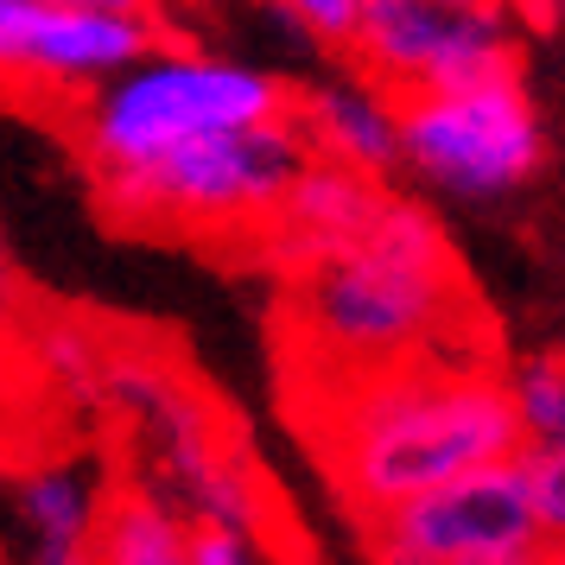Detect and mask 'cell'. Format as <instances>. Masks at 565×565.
<instances>
[{"instance_id":"obj_1","label":"cell","mask_w":565,"mask_h":565,"mask_svg":"<svg viewBox=\"0 0 565 565\" xmlns=\"http://www.w3.org/2000/svg\"><path fill=\"white\" fill-rule=\"evenodd\" d=\"M280 280L306 387L419 356H483L463 350V324H483L463 267L438 216L413 198H382L350 242L286 267Z\"/></svg>"},{"instance_id":"obj_2","label":"cell","mask_w":565,"mask_h":565,"mask_svg":"<svg viewBox=\"0 0 565 565\" xmlns=\"http://www.w3.org/2000/svg\"><path fill=\"white\" fill-rule=\"evenodd\" d=\"M306 401L311 458L356 527L458 470L521 451L509 375L489 356L394 362L375 375L306 387Z\"/></svg>"},{"instance_id":"obj_3","label":"cell","mask_w":565,"mask_h":565,"mask_svg":"<svg viewBox=\"0 0 565 565\" xmlns=\"http://www.w3.org/2000/svg\"><path fill=\"white\" fill-rule=\"evenodd\" d=\"M311 159L299 115H267L248 128H223L204 140H184L166 153L103 172V210L121 230L179 235V242H248L255 248L274 210Z\"/></svg>"},{"instance_id":"obj_4","label":"cell","mask_w":565,"mask_h":565,"mask_svg":"<svg viewBox=\"0 0 565 565\" xmlns=\"http://www.w3.org/2000/svg\"><path fill=\"white\" fill-rule=\"evenodd\" d=\"M292 89L280 77H267L255 64H235L216 52H191L172 39H153L140 57H128L121 71H108L96 89H83L64 108L71 147L83 153V166L103 179L121 166L204 140L223 128H248L267 115H286Z\"/></svg>"},{"instance_id":"obj_5","label":"cell","mask_w":565,"mask_h":565,"mask_svg":"<svg viewBox=\"0 0 565 565\" xmlns=\"http://www.w3.org/2000/svg\"><path fill=\"white\" fill-rule=\"evenodd\" d=\"M540 159L546 128L521 83V64L401 96V172L438 198L495 204L534 179Z\"/></svg>"},{"instance_id":"obj_6","label":"cell","mask_w":565,"mask_h":565,"mask_svg":"<svg viewBox=\"0 0 565 565\" xmlns=\"http://www.w3.org/2000/svg\"><path fill=\"white\" fill-rule=\"evenodd\" d=\"M362 546L387 565H534V559H546L527 451L458 470V477H445V483L382 509L375 521H362Z\"/></svg>"},{"instance_id":"obj_7","label":"cell","mask_w":565,"mask_h":565,"mask_svg":"<svg viewBox=\"0 0 565 565\" xmlns=\"http://www.w3.org/2000/svg\"><path fill=\"white\" fill-rule=\"evenodd\" d=\"M343 52L394 96L489 77L521 64V13L509 0H356Z\"/></svg>"},{"instance_id":"obj_8","label":"cell","mask_w":565,"mask_h":565,"mask_svg":"<svg viewBox=\"0 0 565 565\" xmlns=\"http://www.w3.org/2000/svg\"><path fill=\"white\" fill-rule=\"evenodd\" d=\"M159 39V13H108L71 0H0V103L57 115Z\"/></svg>"},{"instance_id":"obj_9","label":"cell","mask_w":565,"mask_h":565,"mask_svg":"<svg viewBox=\"0 0 565 565\" xmlns=\"http://www.w3.org/2000/svg\"><path fill=\"white\" fill-rule=\"evenodd\" d=\"M108 483L83 458H45L7 489V527L20 559L32 565H89L96 527H103Z\"/></svg>"},{"instance_id":"obj_10","label":"cell","mask_w":565,"mask_h":565,"mask_svg":"<svg viewBox=\"0 0 565 565\" xmlns=\"http://www.w3.org/2000/svg\"><path fill=\"white\" fill-rule=\"evenodd\" d=\"M382 198L387 191H382L375 172H356V166H343V159L311 153L255 248H267V260L286 274V267H299V260L324 255L337 242H350V235L382 210Z\"/></svg>"},{"instance_id":"obj_11","label":"cell","mask_w":565,"mask_h":565,"mask_svg":"<svg viewBox=\"0 0 565 565\" xmlns=\"http://www.w3.org/2000/svg\"><path fill=\"white\" fill-rule=\"evenodd\" d=\"M292 115L306 128L311 153L324 159H343L356 172H401V96L387 83L362 77L356 64L343 77H324V83H306L292 96Z\"/></svg>"},{"instance_id":"obj_12","label":"cell","mask_w":565,"mask_h":565,"mask_svg":"<svg viewBox=\"0 0 565 565\" xmlns=\"http://www.w3.org/2000/svg\"><path fill=\"white\" fill-rule=\"evenodd\" d=\"M184 540H191V521L166 489H108L103 527H96V559L103 565H184Z\"/></svg>"},{"instance_id":"obj_13","label":"cell","mask_w":565,"mask_h":565,"mask_svg":"<svg viewBox=\"0 0 565 565\" xmlns=\"http://www.w3.org/2000/svg\"><path fill=\"white\" fill-rule=\"evenodd\" d=\"M509 401H514V426H521V451L527 458L565 451V356L559 350L509 369Z\"/></svg>"},{"instance_id":"obj_14","label":"cell","mask_w":565,"mask_h":565,"mask_svg":"<svg viewBox=\"0 0 565 565\" xmlns=\"http://www.w3.org/2000/svg\"><path fill=\"white\" fill-rule=\"evenodd\" d=\"M260 553H267V540L230 527V521H191V540H184V565H248Z\"/></svg>"},{"instance_id":"obj_15","label":"cell","mask_w":565,"mask_h":565,"mask_svg":"<svg viewBox=\"0 0 565 565\" xmlns=\"http://www.w3.org/2000/svg\"><path fill=\"white\" fill-rule=\"evenodd\" d=\"M274 13H286V26L318 39V45H343L356 26V0H267Z\"/></svg>"},{"instance_id":"obj_16","label":"cell","mask_w":565,"mask_h":565,"mask_svg":"<svg viewBox=\"0 0 565 565\" xmlns=\"http://www.w3.org/2000/svg\"><path fill=\"white\" fill-rule=\"evenodd\" d=\"M527 470H534V509H540L546 553L565 559V451H553V458H527Z\"/></svg>"},{"instance_id":"obj_17","label":"cell","mask_w":565,"mask_h":565,"mask_svg":"<svg viewBox=\"0 0 565 565\" xmlns=\"http://www.w3.org/2000/svg\"><path fill=\"white\" fill-rule=\"evenodd\" d=\"M527 26H546V32H565V0H509Z\"/></svg>"},{"instance_id":"obj_18","label":"cell","mask_w":565,"mask_h":565,"mask_svg":"<svg viewBox=\"0 0 565 565\" xmlns=\"http://www.w3.org/2000/svg\"><path fill=\"white\" fill-rule=\"evenodd\" d=\"M20 299V274H13V260H7V242H0V311Z\"/></svg>"},{"instance_id":"obj_19","label":"cell","mask_w":565,"mask_h":565,"mask_svg":"<svg viewBox=\"0 0 565 565\" xmlns=\"http://www.w3.org/2000/svg\"><path fill=\"white\" fill-rule=\"evenodd\" d=\"M71 7H108V13H159V0H71Z\"/></svg>"}]
</instances>
